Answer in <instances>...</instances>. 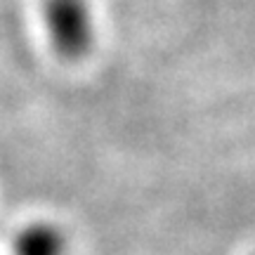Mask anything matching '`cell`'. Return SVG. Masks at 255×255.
<instances>
[{
	"label": "cell",
	"mask_w": 255,
	"mask_h": 255,
	"mask_svg": "<svg viewBox=\"0 0 255 255\" xmlns=\"http://www.w3.org/2000/svg\"><path fill=\"white\" fill-rule=\"evenodd\" d=\"M66 239L52 225H31L14 241V255H64Z\"/></svg>",
	"instance_id": "obj_2"
},
{
	"label": "cell",
	"mask_w": 255,
	"mask_h": 255,
	"mask_svg": "<svg viewBox=\"0 0 255 255\" xmlns=\"http://www.w3.org/2000/svg\"><path fill=\"white\" fill-rule=\"evenodd\" d=\"M45 28L55 52L64 59H81L95 43V19L88 0H45Z\"/></svg>",
	"instance_id": "obj_1"
}]
</instances>
